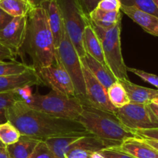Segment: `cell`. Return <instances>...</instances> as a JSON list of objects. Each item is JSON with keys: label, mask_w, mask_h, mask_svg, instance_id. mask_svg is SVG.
<instances>
[{"label": "cell", "mask_w": 158, "mask_h": 158, "mask_svg": "<svg viewBox=\"0 0 158 158\" xmlns=\"http://www.w3.org/2000/svg\"><path fill=\"white\" fill-rule=\"evenodd\" d=\"M57 55L72 80L76 96L81 100L85 99L86 92L82 64L75 48L68 36L65 27L63 37L57 49Z\"/></svg>", "instance_id": "7"}, {"label": "cell", "mask_w": 158, "mask_h": 158, "mask_svg": "<svg viewBox=\"0 0 158 158\" xmlns=\"http://www.w3.org/2000/svg\"><path fill=\"white\" fill-rule=\"evenodd\" d=\"M44 85L34 68L20 74L0 77V92H9L25 87Z\"/></svg>", "instance_id": "12"}, {"label": "cell", "mask_w": 158, "mask_h": 158, "mask_svg": "<svg viewBox=\"0 0 158 158\" xmlns=\"http://www.w3.org/2000/svg\"><path fill=\"white\" fill-rule=\"evenodd\" d=\"M48 1L49 0H29V3L31 7H40Z\"/></svg>", "instance_id": "38"}, {"label": "cell", "mask_w": 158, "mask_h": 158, "mask_svg": "<svg viewBox=\"0 0 158 158\" xmlns=\"http://www.w3.org/2000/svg\"><path fill=\"white\" fill-rule=\"evenodd\" d=\"M23 102L34 110L73 120L78 119L83 109L82 102L77 96H68L54 90L47 95H32Z\"/></svg>", "instance_id": "4"}, {"label": "cell", "mask_w": 158, "mask_h": 158, "mask_svg": "<svg viewBox=\"0 0 158 158\" xmlns=\"http://www.w3.org/2000/svg\"><path fill=\"white\" fill-rule=\"evenodd\" d=\"M41 6L46 10L50 28L54 38V48L57 53V49L60 46L64 31V24L61 12L59 8L57 0H49L48 2H44Z\"/></svg>", "instance_id": "13"}, {"label": "cell", "mask_w": 158, "mask_h": 158, "mask_svg": "<svg viewBox=\"0 0 158 158\" xmlns=\"http://www.w3.org/2000/svg\"><path fill=\"white\" fill-rule=\"evenodd\" d=\"M91 23L102 29H109L122 19L121 11L108 12L95 8L89 15Z\"/></svg>", "instance_id": "20"}, {"label": "cell", "mask_w": 158, "mask_h": 158, "mask_svg": "<svg viewBox=\"0 0 158 158\" xmlns=\"http://www.w3.org/2000/svg\"><path fill=\"white\" fill-rule=\"evenodd\" d=\"M0 8L13 17L26 16L31 6L25 0H0Z\"/></svg>", "instance_id": "22"}, {"label": "cell", "mask_w": 158, "mask_h": 158, "mask_svg": "<svg viewBox=\"0 0 158 158\" xmlns=\"http://www.w3.org/2000/svg\"><path fill=\"white\" fill-rule=\"evenodd\" d=\"M81 61L82 64L86 92L85 99L81 100V102L84 104L90 105L93 107L102 109V110L115 113L116 109L112 106V103L109 101L107 90L99 82L98 79L92 74L82 58H81Z\"/></svg>", "instance_id": "10"}, {"label": "cell", "mask_w": 158, "mask_h": 158, "mask_svg": "<svg viewBox=\"0 0 158 158\" xmlns=\"http://www.w3.org/2000/svg\"><path fill=\"white\" fill-rule=\"evenodd\" d=\"M84 13L89 16L91 12L93 11L101 0H77Z\"/></svg>", "instance_id": "34"}, {"label": "cell", "mask_w": 158, "mask_h": 158, "mask_svg": "<svg viewBox=\"0 0 158 158\" xmlns=\"http://www.w3.org/2000/svg\"><path fill=\"white\" fill-rule=\"evenodd\" d=\"M16 91H17L19 96H20L22 102H24L28 99V98H30L32 96V95H33L31 92V90L30 89V87L22 88V89H17Z\"/></svg>", "instance_id": "37"}, {"label": "cell", "mask_w": 158, "mask_h": 158, "mask_svg": "<svg viewBox=\"0 0 158 158\" xmlns=\"http://www.w3.org/2000/svg\"><path fill=\"white\" fill-rule=\"evenodd\" d=\"M17 102H22L17 91L0 92V124L8 122L6 111L10 106Z\"/></svg>", "instance_id": "24"}, {"label": "cell", "mask_w": 158, "mask_h": 158, "mask_svg": "<svg viewBox=\"0 0 158 158\" xmlns=\"http://www.w3.org/2000/svg\"><path fill=\"white\" fill-rule=\"evenodd\" d=\"M7 119L21 135L45 141L52 137L86 136L91 133L78 120L57 118L17 102L6 111Z\"/></svg>", "instance_id": "1"}, {"label": "cell", "mask_w": 158, "mask_h": 158, "mask_svg": "<svg viewBox=\"0 0 158 158\" xmlns=\"http://www.w3.org/2000/svg\"><path fill=\"white\" fill-rule=\"evenodd\" d=\"M121 23L122 19L111 28L102 29L91 23L101 41L106 66L118 80L129 79L121 50Z\"/></svg>", "instance_id": "5"}, {"label": "cell", "mask_w": 158, "mask_h": 158, "mask_svg": "<svg viewBox=\"0 0 158 158\" xmlns=\"http://www.w3.org/2000/svg\"><path fill=\"white\" fill-rule=\"evenodd\" d=\"M127 71H130L131 73H133L134 74L137 75L138 77H140L141 79H143L144 81L149 83V84L153 85H154L155 87L157 88L158 89V76L157 75H155V74L146 72V71H142V70L128 68V67H127Z\"/></svg>", "instance_id": "31"}, {"label": "cell", "mask_w": 158, "mask_h": 158, "mask_svg": "<svg viewBox=\"0 0 158 158\" xmlns=\"http://www.w3.org/2000/svg\"><path fill=\"white\" fill-rule=\"evenodd\" d=\"M27 30V16L14 17L0 31V42L18 55L25 43Z\"/></svg>", "instance_id": "11"}, {"label": "cell", "mask_w": 158, "mask_h": 158, "mask_svg": "<svg viewBox=\"0 0 158 158\" xmlns=\"http://www.w3.org/2000/svg\"><path fill=\"white\" fill-rule=\"evenodd\" d=\"M15 57L16 55L12 52L11 50L9 49L7 47L0 42V61H3L6 59L14 60Z\"/></svg>", "instance_id": "35"}, {"label": "cell", "mask_w": 158, "mask_h": 158, "mask_svg": "<svg viewBox=\"0 0 158 158\" xmlns=\"http://www.w3.org/2000/svg\"><path fill=\"white\" fill-rule=\"evenodd\" d=\"M148 105H149V106H150L151 111L153 112V113L154 114V115H155V117L156 118V119L158 120V105L155 104V103H153V102H150V103H148Z\"/></svg>", "instance_id": "39"}, {"label": "cell", "mask_w": 158, "mask_h": 158, "mask_svg": "<svg viewBox=\"0 0 158 158\" xmlns=\"http://www.w3.org/2000/svg\"><path fill=\"white\" fill-rule=\"evenodd\" d=\"M81 136H66L52 137L46 139L44 142L57 157L65 158L66 149Z\"/></svg>", "instance_id": "21"}, {"label": "cell", "mask_w": 158, "mask_h": 158, "mask_svg": "<svg viewBox=\"0 0 158 158\" xmlns=\"http://www.w3.org/2000/svg\"><path fill=\"white\" fill-rule=\"evenodd\" d=\"M33 68L24 63L12 60L6 62L5 60L0 61V77L1 76L10 75V74H20Z\"/></svg>", "instance_id": "27"}, {"label": "cell", "mask_w": 158, "mask_h": 158, "mask_svg": "<svg viewBox=\"0 0 158 158\" xmlns=\"http://www.w3.org/2000/svg\"><path fill=\"white\" fill-rule=\"evenodd\" d=\"M125 89L130 102L148 104L158 95V89H152L133 84L129 79L118 80Z\"/></svg>", "instance_id": "16"}, {"label": "cell", "mask_w": 158, "mask_h": 158, "mask_svg": "<svg viewBox=\"0 0 158 158\" xmlns=\"http://www.w3.org/2000/svg\"><path fill=\"white\" fill-rule=\"evenodd\" d=\"M107 94L109 101L115 109H120L130 102L125 89L118 81L107 89Z\"/></svg>", "instance_id": "23"}, {"label": "cell", "mask_w": 158, "mask_h": 158, "mask_svg": "<svg viewBox=\"0 0 158 158\" xmlns=\"http://www.w3.org/2000/svg\"><path fill=\"white\" fill-rule=\"evenodd\" d=\"M0 158H10L9 153L6 148H0Z\"/></svg>", "instance_id": "41"}, {"label": "cell", "mask_w": 158, "mask_h": 158, "mask_svg": "<svg viewBox=\"0 0 158 158\" xmlns=\"http://www.w3.org/2000/svg\"><path fill=\"white\" fill-rule=\"evenodd\" d=\"M6 146L4 145V144L2 143V141L0 140V148H6Z\"/></svg>", "instance_id": "44"}, {"label": "cell", "mask_w": 158, "mask_h": 158, "mask_svg": "<svg viewBox=\"0 0 158 158\" xmlns=\"http://www.w3.org/2000/svg\"><path fill=\"white\" fill-rule=\"evenodd\" d=\"M14 17L9 15L4 10L0 8V31L5 28Z\"/></svg>", "instance_id": "36"}, {"label": "cell", "mask_w": 158, "mask_h": 158, "mask_svg": "<svg viewBox=\"0 0 158 158\" xmlns=\"http://www.w3.org/2000/svg\"><path fill=\"white\" fill-rule=\"evenodd\" d=\"M135 133L138 137L142 138V139L158 140V127L157 128L136 130L135 131Z\"/></svg>", "instance_id": "33"}, {"label": "cell", "mask_w": 158, "mask_h": 158, "mask_svg": "<svg viewBox=\"0 0 158 158\" xmlns=\"http://www.w3.org/2000/svg\"><path fill=\"white\" fill-rule=\"evenodd\" d=\"M40 140L21 135L17 142L6 146L10 158H30Z\"/></svg>", "instance_id": "19"}, {"label": "cell", "mask_w": 158, "mask_h": 158, "mask_svg": "<svg viewBox=\"0 0 158 158\" xmlns=\"http://www.w3.org/2000/svg\"><path fill=\"white\" fill-rule=\"evenodd\" d=\"M151 102L155 103V104H157L158 105V95L156 97H155L153 100L151 101Z\"/></svg>", "instance_id": "43"}, {"label": "cell", "mask_w": 158, "mask_h": 158, "mask_svg": "<svg viewBox=\"0 0 158 158\" xmlns=\"http://www.w3.org/2000/svg\"><path fill=\"white\" fill-rule=\"evenodd\" d=\"M27 16V30L24 44L27 45L26 51L33 60V67L37 71L54 64L57 53L44 8L31 7Z\"/></svg>", "instance_id": "2"}, {"label": "cell", "mask_w": 158, "mask_h": 158, "mask_svg": "<svg viewBox=\"0 0 158 158\" xmlns=\"http://www.w3.org/2000/svg\"><path fill=\"white\" fill-rule=\"evenodd\" d=\"M20 136L21 133L19 130L9 121L0 124V140L5 146L17 142Z\"/></svg>", "instance_id": "25"}, {"label": "cell", "mask_w": 158, "mask_h": 158, "mask_svg": "<svg viewBox=\"0 0 158 158\" xmlns=\"http://www.w3.org/2000/svg\"><path fill=\"white\" fill-rule=\"evenodd\" d=\"M89 158H104V157H103V156H102L98 152H95V153H92Z\"/></svg>", "instance_id": "42"}, {"label": "cell", "mask_w": 158, "mask_h": 158, "mask_svg": "<svg viewBox=\"0 0 158 158\" xmlns=\"http://www.w3.org/2000/svg\"><path fill=\"white\" fill-rule=\"evenodd\" d=\"M82 104V112L77 120L91 134L106 142L109 147H119L126 139L138 137L120 122L115 113Z\"/></svg>", "instance_id": "3"}, {"label": "cell", "mask_w": 158, "mask_h": 158, "mask_svg": "<svg viewBox=\"0 0 158 158\" xmlns=\"http://www.w3.org/2000/svg\"><path fill=\"white\" fill-rule=\"evenodd\" d=\"M57 2L68 36L79 57H85L86 52L83 46V33L86 26L90 23L89 17L84 13L77 0H57Z\"/></svg>", "instance_id": "6"}, {"label": "cell", "mask_w": 158, "mask_h": 158, "mask_svg": "<svg viewBox=\"0 0 158 158\" xmlns=\"http://www.w3.org/2000/svg\"><path fill=\"white\" fill-rule=\"evenodd\" d=\"M83 46L86 54L96 59L102 64L106 65L101 41L92 24H88L83 33Z\"/></svg>", "instance_id": "18"}, {"label": "cell", "mask_w": 158, "mask_h": 158, "mask_svg": "<svg viewBox=\"0 0 158 158\" xmlns=\"http://www.w3.org/2000/svg\"><path fill=\"white\" fill-rule=\"evenodd\" d=\"M115 114L126 127L134 133L136 130L158 127V120L148 104L130 102L116 109Z\"/></svg>", "instance_id": "8"}, {"label": "cell", "mask_w": 158, "mask_h": 158, "mask_svg": "<svg viewBox=\"0 0 158 158\" xmlns=\"http://www.w3.org/2000/svg\"><path fill=\"white\" fill-rule=\"evenodd\" d=\"M121 12L140 26L144 31L153 36H158V18L153 15L139 10L133 6H121Z\"/></svg>", "instance_id": "14"}, {"label": "cell", "mask_w": 158, "mask_h": 158, "mask_svg": "<svg viewBox=\"0 0 158 158\" xmlns=\"http://www.w3.org/2000/svg\"><path fill=\"white\" fill-rule=\"evenodd\" d=\"M153 2H155V4H156V6H157V8H158V0H153Z\"/></svg>", "instance_id": "45"}, {"label": "cell", "mask_w": 158, "mask_h": 158, "mask_svg": "<svg viewBox=\"0 0 158 158\" xmlns=\"http://www.w3.org/2000/svg\"><path fill=\"white\" fill-rule=\"evenodd\" d=\"M118 147L136 158H158L157 150L142 138L127 139Z\"/></svg>", "instance_id": "15"}, {"label": "cell", "mask_w": 158, "mask_h": 158, "mask_svg": "<svg viewBox=\"0 0 158 158\" xmlns=\"http://www.w3.org/2000/svg\"><path fill=\"white\" fill-rule=\"evenodd\" d=\"M36 72L41 78L43 84L52 90L68 96H76L72 80L60 62L58 55L54 64L41 68Z\"/></svg>", "instance_id": "9"}, {"label": "cell", "mask_w": 158, "mask_h": 158, "mask_svg": "<svg viewBox=\"0 0 158 158\" xmlns=\"http://www.w3.org/2000/svg\"><path fill=\"white\" fill-rule=\"evenodd\" d=\"M25 1H27V2H29V0H25Z\"/></svg>", "instance_id": "46"}, {"label": "cell", "mask_w": 158, "mask_h": 158, "mask_svg": "<svg viewBox=\"0 0 158 158\" xmlns=\"http://www.w3.org/2000/svg\"><path fill=\"white\" fill-rule=\"evenodd\" d=\"M148 144H150L151 147H153V148L156 149L158 151V140H153V139H143Z\"/></svg>", "instance_id": "40"}, {"label": "cell", "mask_w": 158, "mask_h": 158, "mask_svg": "<svg viewBox=\"0 0 158 158\" xmlns=\"http://www.w3.org/2000/svg\"><path fill=\"white\" fill-rule=\"evenodd\" d=\"M93 152L83 148L75 141L66 149L65 158H89Z\"/></svg>", "instance_id": "28"}, {"label": "cell", "mask_w": 158, "mask_h": 158, "mask_svg": "<svg viewBox=\"0 0 158 158\" xmlns=\"http://www.w3.org/2000/svg\"><path fill=\"white\" fill-rule=\"evenodd\" d=\"M81 58H82L92 74L98 79L106 90L113 83L118 81V79L115 77V76L112 74V71L106 65L100 63L91 55L85 54V57H81Z\"/></svg>", "instance_id": "17"}, {"label": "cell", "mask_w": 158, "mask_h": 158, "mask_svg": "<svg viewBox=\"0 0 158 158\" xmlns=\"http://www.w3.org/2000/svg\"><path fill=\"white\" fill-rule=\"evenodd\" d=\"M30 158H58L44 141L40 140Z\"/></svg>", "instance_id": "29"}, {"label": "cell", "mask_w": 158, "mask_h": 158, "mask_svg": "<svg viewBox=\"0 0 158 158\" xmlns=\"http://www.w3.org/2000/svg\"><path fill=\"white\" fill-rule=\"evenodd\" d=\"M126 6H133L158 18V8L153 0H119Z\"/></svg>", "instance_id": "26"}, {"label": "cell", "mask_w": 158, "mask_h": 158, "mask_svg": "<svg viewBox=\"0 0 158 158\" xmlns=\"http://www.w3.org/2000/svg\"><path fill=\"white\" fill-rule=\"evenodd\" d=\"M98 153L104 158H136L130 153L117 147H108L100 150Z\"/></svg>", "instance_id": "30"}, {"label": "cell", "mask_w": 158, "mask_h": 158, "mask_svg": "<svg viewBox=\"0 0 158 158\" xmlns=\"http://www.w3.org/2000/svg\"><path fill=\"white\" fill-rule=\"evenodd\" d=\"M122 4L119 0H101L96 8L108 12L120 11Z\"/></svg>", "instance_id": "32"}]
</instances>
